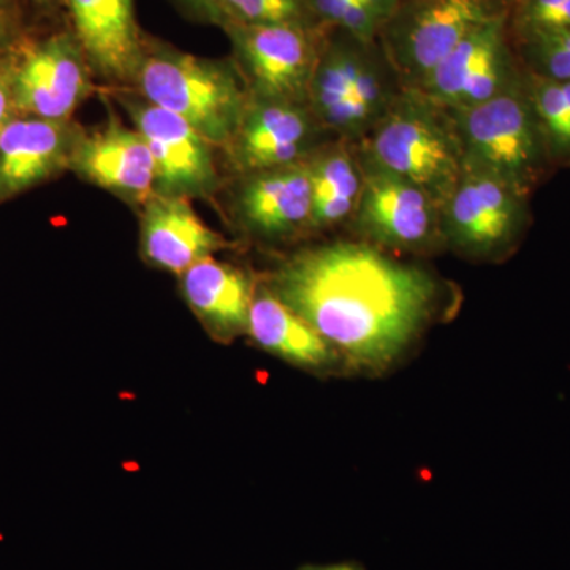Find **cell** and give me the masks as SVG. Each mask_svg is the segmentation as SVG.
Returning a JSON list of instances; mask_svg holds the SVG:
<instances>
[{
    "mask_svg": "<svg viewBox=\"0 0 570 570\" xmlns=\"http://www.w3.org/2000/svg\"><path fill=\"white\" fill-rule=\"evenodd\" d=\"M238 214L247 230L262 238H285L311 228V179L306 159L247 175Z\"/></svg>",
    "mask_w": 570,
    "mask_h": 570,
    "instance_id": "cell-15",
    "label": "cell"
},
{
    "mask_svg": "<svg viewBox=\"0 0 570 570\" xmlns=\"http://www.w3.org/2000/svg\"><path fill=\"white\" fill-rule=\"evenodd\" d=\"M78 43L104 75L134 77L142 45L132 0H66Z\"/></svg>",
    "mask_w": 570,
    "mask_h": 570,
    "instance_id": "cell-18",
    "label": "cell"
},
{
    "mask_svg": "<svg viewBox=\"0 0 570 570\" xmlns=\"http://www.w3.org/2000/svg\"><path fill=\"white\" fill-rule=\"evenodd\" d=\"M134 78L146 102L174 112L217 145L234 140L249 104L230 67L170 48H142Z\"/></svg>",
    "mask_w": 570,
    "mask_h": 570,
    "instance_id": "cell-4",
    "label": "cell"
},
{
    "mask_svg": "<svg viewBox=\"0 0 570 570\" xmlns=\"http://www.w3.org/2000/svg\"><path fill=\"white\" fill-rule=\"evenodd\" d=\"M269 291L352 367L381 371L425 328L438 299L434 277L370 243L343 242L288 258Z\"/></svg>",
    "mask_w": 570,
    "mask_h": 570,
    "instance_id": "cell-1",
    "label": "cell"
},
{
    "mask_svg": "<svg viewBox=\"0 0 570 570\" xmlns=\"http://www.w3.org/2000/svg\"><path fill=\"white\" fill-rule=\"evenodd\" d=\"M14 69L17 59L0 58V134L18 115L14 107Z\"/></svg>",
    "mask_w": 570,
    "mask_h": 570,
    "instance_id": "cell-27",
    "label": "cell"
},
{
    "mask_svg": "<svg viewBox=\"0 0 570 570\" xmlns=\"http://www.w3.org/2000/svg\"><path fill=\"white\" fill-rule=\"evenodd\" d=\"M77 140L67 121L14 116L0 134V204L70 167Z\"/></svg>",
    "mask_w": 570,
    "mask_h": 570,
    "instance_id": "cell-14",
    "label": "cell"
},
{
    "mask_svg": "<svg viewBox=\"0 0 570 570\" xmlns=\"http://www.w3.org/2000/svg\"><path fill=\"white\" fill-rule=\"evenodd\" d=\"M306 0H223L219 24L318 26ZM322 24V22H321Z\"/></svg>",
    "mask_w": 570,
    "mask_h": 570,
    "instance_id": "cell-23",
    "label": "cell"
},
{
    "mask_svg": "<svg viewBox=\"0 0 570 570\" xmlns=\"http://www.w3.org/2000/svg\"><path fill=\"white\" fill-rule=\"evenodd\" d=\"M360 2H362L363 6L373 13V17L379 21V24L382 26L390 17H392L393 13H395L401 0H360Z\"/></svg>",
    "mask_w": 570,
    "mask_h": 570,
    "instance_id": "cell-28",
    "label": "cell"
},
{
    "mask_svg": "<svg viewBox=\"0 0 570 570\" xmlns=\"http://www.w3.org/2000/svg\"><path fill=\"white\" fill-rule=\"evenodd\" d=\"M493 0H401L377 41L404 89H417L464 37L501 11Z\"/></svg>",
    "mask_w": 570,
    "mask_h": 570,
    "instance_id": "cell-6",
    "label": "cell"
},
{
    "mask_svg": "<svg viewBox=\"0 0 570 570\" xmlns=\"http://www.w3.org/2000/svg\"><path fill=\"white\" fill-rule=\"evenodd\" d=\"M450 115L468 170L497 176L531 194L554 165L524 91L523 73L489 102Z\"/></svg>",
    "mask_w": 570,
    "mask_h": 570,
    "instance_id": "cell-5",
    "label": "cell"
},
{
    "mask_svg": "<svg viewBox=\"0 0 570 570\" xmlns=\"http://www.w3.org/2000/svg\"><path fill=\"white\" fill-rule=\"evenodd\" d=\"M181 276L187 303L214 335L227 340L247 330L254 292L239 269L208 257Z\"/></svg>",
    "mask_w": 570,
    "mask_h": 570,
    "instance_id": "cell-19",
    "label": "cell"
},
{
    "mask_svg": "<svg viewBox=\"0 0 570 570\" xmlns=\"http://www.w3.org/2000/svg\"><path fill=\"white\" fill-rule=\"evenodd\" d=\"M298 570H365L358 562H337V564L326 566H303Z\"/></svg>",
    "mask_w": 570,
    "mask_h": 570,
    "instance_id": "cell-30",
    "label": "cell"
},
{
    "mask_svg": "<svg viewBox=\"0 0 570 570\" xmlns=\"http://www.w3.org/2000/svg\"><path fill=\"white\" fill-rule=\"evenodd\" d=\"M524 70L550 80L570 81V31L513 40Z\"/></svg>",
    "mask_w": 570,
    "mask_h": 570,
    "instance_id": "cell-24",
    "label": "cell"
},
{
    "mask_svg": "<svg viewBox=\"0 0 570 570\" xmlns=\"http://www.w3.org/2000/svg\"><path fill=\"white\" fill-rule=\"evenodd\" d=\"M253 97L307 104L325 33L318 26H224Z\"/></svg>",
    "mask_w": 570,
    "mask_h": 570,
    "instance_id": "cell-10",
    "label": "cell"
},
{
    "mask_svg": "<svg viewBox=\"0 0 570 570\" xmlns=\"http://www.w3.org/2000/svg\"><path fill=\"white\" fill-rule=\"evenodd\" d=\"M247 332L266 352L296 366L326 370L341 360L335 348L269 288L254 295Z\"/></svg>",
    "mask_w": 570,
    "mask_h": 570,
    "instance_id": "cell-20",
    "label": "cell"
},
{
    "mask_svg": "<svg viewBox=\"0 0 570 570\" xmlns=\"http://www.w3.org/2000/svg\"><path fill=\"white\" fill-rule=\"evenodd\" d=\"M358 159L363 190L351 223L355 234L379 249L422 253L444 245L436 198L417 184Z\"/></svg>",
    "mask_w": 570,
    "mask_h": 570,
    "instance_id": "cell-9",
    "label": "cell"
},
{
    "mask_svg": "<svg viewBox=\"0 0 570 570\" xmlns=\"http://www.w3.org/2000/svg\"><path fill=\"white\" fill-rule=\"evenodd\" d=\"M213 232L183 197L149 198L141 223V249L153 265L183 275L190 266L224 249Z\"/></svg>",
    "mask_w": 570,
    "mask_h": 570,
    "instance_id": "cell-17",
    "label": "cell"
},
{
    "mask_svg": "<svg viewBox=\"0 0 570 570\" xmlns=\"http://www.w3.org/2000/svg\"><path fill=\"white\" fill-rule=\"evenodd\" d=\"M70 167L104 189L138 200L149 198L156 187V165L145 138L118 122L78 137Z\"/></svg>",
    "mask_w": 570,
    "mask_h": 570,
    "instance_id": "cell-16",
    "label": "cell"
},
{
    "mask_svg": "<svg viewBox=\"0 0 570 570\" xmlns=\"http://www.w3.org/2000/svg\"><path fill=\"white\" fill-rule=\"evenodd\" d=\"M530 220V194L464 168L441 205L442 243L468 257L494 261L519 246Z\"/></svg>",
    "mask_w": 570,
    "mask_h": 570,
    "instance_id": "cell-7",
    "label": "cell"
},
{
    "mask_svg": "<svg viewBox=\"0 0 570 570\" xmlns=\"http://www.w3.org/2000/svg\"><path fill=\"white\" fill-rule=\"evenodd\" d=\"M324 127L309 105L250 97L234 137L235 160L245 174L302 163Z\"/></svg>",
    "mask_w": 570,
    "mask_h": 570,
    "instance_id": "cell-12",
    "label": "cell"
},
{
    "mask_svg": "<svg viewBox=\"0 0 570 570\" xmlns=\"http://www.w3.org/2000/svg\"><path fill=\"white\" fill-rule=\"evenodd\" d=\"M130 115L151 151L160 195L186 197L213 190L216 168L209 141L190 124L149 102L134 104Z\"/></svg>",
    "mask_w": 570,
    "mask_h": 570,
    "instance_id": "cell-13",
    "label": "cell"
},
{
    "mask_svg": "<svg viewBox=\"0 0 570 570\" xmlns=\"http://www.w3.org/2000/svg\"><path fill=\"white\" fill-rule=\"evenodd\" d=\"M318 21L365 41H377L381 24L360 0H306Z\"/></svg>",
    "mask_w": 570,
    "mask_h": 570,
    "instance_id": "cell-26",
    "label": "cell"
},
{
    "mask_svg": "<svg viewBox=\"0 0 570 570\" xmlns=\"http://www.w3.org/2000/svg\"><path fill=\"white\" fill-rule=\"evenodd\" d=\"M89 89L85 52L69 36L40 41L17 59L14 107L22 116L67 121Z\"/></svg>",
    "mask_w": 570,
    "mask_h": 570,
    "instance_id": "cell-11",
    "label": "cell"
},
{
    "mask_svg": "<svg viewBox=\"0 0 570 570\" xmlns=\"http://www.w3.org/2000/svg\"><path fill=\"white\" fill-rule=\"evenodd\" d=\"M355 146L362 159L417 184L441 205L464 170L452 115L415 89H403L387 115Z\"/></svg>",
    "mask_w": 570,
    "mask_h": 570,
    "instance_id": "cell-3",
    "label": "cell"
},
{
    "mask_svg": "<svg viewBox=\"0 0 570 570\" xmlns=\"http://www.w3.org/2000/svg\"><path fill=\"white\" fill-rule=\"evenodd\" d=\"M523 85L551 163L570 165V81L550 80L523 69Z\"/></svg>",
    "mask_w": 570,
    "mask_h": 570,
    "instance_id": "cell-22",
    "label": "cell"
},
{
    "mask_svg": "<svg viewBox=\"0 0 570 570\" xmlns=\"http://www.w3.org/2000/svg\"><path fill=\"white\" fill-rule=\"evenodd\" d=\"M513 50L502 9L464 37L415 91L450 112L489 102L520 81L523 69Z\"/></svg>",
    "mask_w": 570,
    "mask_h": 570,
    "instance_id": "cell-8",
    "label": "cell"
},
{
    "mask_svg": "<svg viewBox=\"0 0 570 570\" xmlns=\"http://www.w3.org/2000/svg\"><path fill=\"white\" fill-rule=\"evenodd\" d=\"M403 89L379 41L328 28L307 105L324 129L340 140L358 142L387 115Z\"/></svg>",
    "mask_w": 570,
    "mask_h": 570,
    "instance_id": "cell-2",
    "label": "cell"
},
{
    "mask_svg": "<svg viewBox=\"0 0 570 570\" xmlns=\"http://www.w3.org/2000/svg\"><path fill=\"white\" fill-rule=\"evenodd\" d=\"M509 2H512V0H509Z\"/></svg>",
    "mask_w": 570,
    "mask_h": 570,
    "instance_id": "cell-32",
    "label": "cell"
},
{
    "mask_svg": "<svg viewBox=\"0 0 570 570\" xmlns=\"http://www.w3.org/2000/svg\"><path fill=\"white\" fill-rule=\"evenodd\" d=\"M186 3L190 9L197 11L200 17L219 24L223 0H186Z\"/></svg>",
    "mask_w": 570,
    "mask_h": 570,
    "instance_id": "cell-29",
    "label": "cell"
},
{
    "mask_svg": "<svg viewBox=\"0 0 570 570\" xmlns=\"http://www.w3.org/2000/svg\"><path fill=\"white\" fill-rule=\"evenodd\" d=\"M311 179V228L326 230L352 223L363 190L355 142L318 146L306 159Z\"/></svg>",
    "mask_w": 570,
    "mask_h": 570,
    "instance_id": "cell-21",
    "label": "cell"
},
{
    "mask_svg": "<svg viewBox=\"0 0 570 570\" xmlns=\"http://www.w3.org/2000/svg\"><path fill=\"white\" fill-rule=\"evenodd\" d=\"M7 32H9V18H7L3 7L0 6V45L6 40Z\"/></svg>",
    "mask_w": 570,
    "mask_h": 570,
    "instance_id": "cell-31",
    "label": "cell"
},
{
    "mask_svg": "<svg viewBox=\"0 0 570 570\" xmlns=\"http://www.w3.org/2000/svg\"><path fill=\"white\" fill-rule=\"evenodd\" d=\"M508 10L512 40L570 31V0H512Z\"/></svg>",
    "mask_w": 570,
    "mask_h": 570,
    "instance_id": "cell-25",
    "label": "cell"
}]
</instances>
